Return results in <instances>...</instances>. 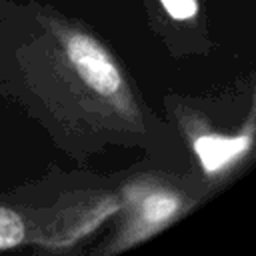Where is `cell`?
<instances>
[{"label": "cell", "mask_w": 256, "mask_h": 256, "mask_svg": "<svg viewBox=\"0 0 256 256\" xmlns=\"http://www.w3.org/2000/svg\"><path fill=\"white\" fill-rule=\"evenodd\" d=\"M24 236L26 226L20 214L6 206H0V250L18 246L20 242H24Z\"/></svg>", "instance_id": "277c9868"}, {"label": "cell", "mask_w": 256, "mask_h": 256, "mask_svg": "<svg viewBox=\"0 0 256 256\" xmlns=\"http://www.w3.org/2000/svg\"><path fill=\"white\" fill-rule=\"evenodd\" d=\"M174 20H190L198 14V0H160Z\"/></svg>", "instance_id": "5b68a950"}, {"label": "cell", "mask_w": 256, "mask_h": 256, "mask_svg": "<svg viewBox=\"0 0 256 256\" xmlns=\"http://www.w3.org/2000/svg\"><path fill=\"white\" fill-rule=\"evenodd\" d=\"M182 206L184 202L178 190H172L168 186H150L142 192H136L132 202V218L120 238L122 248L144 240L164 228L178 216Z\"/></svg>", "instance_id": "7a4b0ae2"}, {"label": "cell", "mask_w": 256, "mask_h": 256, "mask_svg": "<svg viewBox=\"0 0 256 256\" xmlns=\"http://www.w3.org/2000/svg\"><path fill=\"white\" fill-rule=\"evenodd\" d=\"M66 48L76 74L82 76L92 92L104 96L108 102L116 100V96H122L126 92L114 62L94 38L82 32L72 34Z\"/></svg>", "instance_id": "6da1fadb"}, {"label": "cell", "mask_w": 256, "mask_h": 256, "mask_svg": "<svg viewBox=\"0 0 256 256\" xmlns=\"http://www.w3.org/2000/svg\"><path fill=\"white\" fill-rule=\"evenodd\" d=\"M250 134L246 136H222L202 134L194 138V152L198 154L202 168L208 176H220L234 166L250 150Z\"/></svg>", "instance_id": "3957f363"}]
</instances>
